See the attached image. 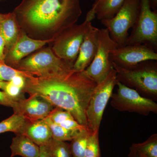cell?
Masks as SVG:
<instances>
[{
  "label": "cell",
  "mask_w": 157,
  "mask_h": 157,
  "mask_svg": "<svg viewBox=\"0 0 157 157\" xmlns=\"http://www.w3.org/2000/svg\"><path fill=\"white\" fill-rule=\"evenodd\" d=\"M109 58L112 63L124 68H131L141 62L157 60L153 48L144 44L120 46L111 52Z\"/></svg>",
  "instance_id": "cell-11"
},
{
  "label": "cell",
  "mask_w": 157,
  "mask_h": 157,
  "mask_svg": "<svg viewBox=\"0 0 157 157\" xmlns=\"http://www.w3.org/2000/svg\"><path fill=\"white\" fill-rule=\"evenodd\" d=\"M140 8V0H125L121 8L114 17L101 23L108 30L111 39L119 47L125 45L128 31L137 21Z\"/></svg>",
  "instance_id": "cell-7"
},
{
  "label": "cell",
  "mask_w": 157,
  "mask_h": 157,
  "mask_svg": "<svg viewBox=\"0 0 157 157\" xmlns=\"http://www.w3.org/2000/svg\"><path fill=\"white\" fill-rule=\"evenodd\" d=\"M10 148L11 157H39L40 148L27 136L21 134L16 135L12 139Z\"/></svg>",
  "instance_id": "cell-16"
},
{
  "label": "cell",
  "mask_w": 157,
  "mask_h": 157,
  "mask_svg": "<svg viewBox=\"0 0 157 157\" xmlns=\"http://www.w3.org/2000/svg\"><path fill=\"white\" fill-rule=\"evenodd\" d=\"M26 78V77L24 76H17L14 77L10 82L22 90L25 86Z\"/></svg>",
  "instance_id": "cell-28"
},
{
  "label": "cell",
  "mask_w": 157,
  "mask_h": 157,
  "mask_svg": "<svg viewBox=\"0 0 157 157\" xmlns=\"http://www.w3.org/2000/svg\"><path fill=\"white\" fill-rule=\"evenodd\" d=\"M29 122L22 116L14 113L0 122V134L12 132L16 135H22Z\"/></svg>",
  "instance_id": "cell-19"
},
{
  "label": "cell",
  "mask_w": 157,
  "mask_h": 157,
  "mask_svg": "<svg viewBox=\"0 0 157 157\" xmlns=\"http://www.w3.org/2000/svg\"><path fill=\"white\" fill-rule=\"evenodd\" d=\"M52 42L51 40L32 39L22 31L14 45L6 54L4 63L15 68L23 59Z\"/></svg>",
  "instance_id": "cell-12"
},
{
  "label": "cell",
  "mask_w": 157,
  "mask_h": 157,
  "mask_svg": "<svg viewBox=\"0 0 157 157\" xmlns=\"http://www.w3.org/2000/svg\"><path fill=\"white\" fill-rule=\"evenodd\" d=\"M43 120L48 124L51 132L52 138L55 140L65 142L71 141L80 132H74L67 130L59 125L54 123L48 117L43 119Z\"/></svg>",
  "instance_id": "cell-23"
},
{
  "label": "cell",
  "mask_w": 157,
  "mask_h": 157,
  "mask_svg": "<svg viewBox=\"0 0 157 157\" xmlns=\"http://www.w3.org/2000/svg\"><path fill=\"white\" fill-rule=\"evenodd\" d=\"M117 81L116 71L113 67L105 79L96 86L86 110L87 127L92 132L99 131L104 110Z\"/></svg>",
  "instance_id": "cell-6"
},
{
  "label": "cell",
  "mask_w": 157,
  "mask_h": 157,
  "mask_svg": "<svg viewBox=\"0 0 157 157\" xmlns=\"http://www.w3.org/2000/svg\"><path fill=\"white\" fill-rule=\"evenodd\" d=\"M44 145L50 157H73L70 144L65 141L52 138Z\"/></svg>",
  "instance_id": "cell-22"
},
{
  "label": "cell",
  "mask_w": 157,
  "mask_h": 157,
  "mask_svg": "<svg viewBox=\"0 0 157 157\" xmlns=\"http://www.w3.org/2000/svg\"><path fill=\"white\" fill-rule=\"evenodd\" d=\"M112 65L116 71L117 81L135 90L144 98L157 100V62L146 61L131 68Z\"/></svg>",
  "instance_id": "cell-3"
},
{
  "label": "cell",
  "mask_w": 157,
  "mask_h": 157,
  "mask_svg": "<svg viewBox=\"0 0 157 157\" xmlns=\"http://www.w3.org/2000/svg\"><path fill=\"white\" fill-rule=\"evenodd\" d=\"M151 8H152L154 11H157V0H149Z\"/></svg>",
  "instance_id": "cell-32"
},
{
  "label": "cell",
  "mask_w": 157,
  "mask_h": 157,
  "mask_svg": "<svg viewBox=\"0 0 157 157\" xmlns=\"http://www.w3.org/2000/svg\"><path fill=\"white\" fill-rule=\"evenodd\" d=\"M40 153L39 157H50L44 145L39 146Z\"/></svg>",
  "instance_id": "cell-30"
},
{
  "label": "cell",
  "mask_w": 157,
  "mask_h": 157,
  "mask_svg": "<svg viewBox=\"0 0 157 157\" xmlns=\"http://www.w3.org/2000/svg\"><path fill=\"white\" fill-rule=\"evenodd\" d=\"M125 0H96L89 12L99 20L111 19L121 8Z\"/></svg>",
  "instance_id": "cell-18"
},
{
  "label": "cell",
  "mask_w": 157,
  "mask_h": 157,
  "mask_svg": "<svg viewBox=\"0 0 157 157\" xmlns=\"http://www.w3.org/2000/svg\"><path fill=\"white\" fill-rule=\"evenodd\" d=\"M6 44L5 40L0 34V62H4L5 57Z\"/></svg>",
  "instance_id": "cell-29"
},
{
  "label": "cell",
  "mask_w": 157,
  "mask_h": 157,
  "mask_svg": "<svg viewBox=\"0 0 157 157\" xmlns=\"http://www.w3.org/2000/svg\"><path fill=\"white\" fill-rule=\"evenodd\" d=\"M21 31L13 12L2 14L0 18V34L6 44L5 56L16 42Z\"/></svg>",
  "instance_id": "cell-15"
},
{
  "label": "cell",
  "mask_w": 157,
  "mask_h": 157,
  "mask_svg": "<svg viewBox=\"0 0 157 157\" xmlns=\"http://www.w3.org/2000/svg\"><path fill=\"white\" fill-rule=\"evenodd\" d=\"M92 132L88 128L85 129L72 139L70 147L73 157H84L89 139Z\"/></svg>",
  "instance_id": "cell-20"
},
{
  "label": "cell",
  "mask_w": 157,
  "mask_h": 157,
  "mask_svg": "<svg viewBox=\"0 0 157 157\" xmlns=\"http://www.w3.org/2000/svg\"><path fill=\"white\" fill-rule=\"evenodd\" d=\"M144 44L156 51L157 13L151 10L149 0H140V13L125 45Z\"/></svg>",
  "instance_id": "cell-8"
},
{
  "label": "cell",
  "mask_w": 157,
  "mask_h": 157,
  "mask_svg": "<svg viewBox=\"0 0 157 157\" xmlns=\"http://www.w3.org/2000/svg\"><path fill=\"white\" fill-rule=\"evenodd\" d=\"M143 157H157V134H155L144 142L134 143L131 146Z\"/></svg>",
  "instance_id": "cell-21"
},
{
  "label": "cell",
  "mask_w": 157,
  "mask_h": 157,
  "mask_svg": "<svg viewBox=\"0 0 157 157\" xmlns=\"http://www.w3.org/2000/svg\"><path fill=\"white\" fill-rule=\"evenodd\" d=\"M4 91L10 97L16 100L24 99L23 97L24 93L22 92V90L10 81L7 82Z\"/></svg>",
  "instance_id": "cell-26"
},
{
  "label": "cell",
  "mask_w": 157,
  "mask_h": 157,
  "mask_svg": "<svg viewBox=\"0 0 157 157\" xmlns=\"http://www.w3.org/2000/svg\"><path fill=\"white\" fill-rule=\"evenodd\" d=\"M12 12L29 37L52 42L82 13L79 0H22Z\"/></svg>",
  "instance_id": "cell-2"
},
{
  "label": "cell",
  "mask_w": 157,
  "mask_h": 157,
  "mask_svg": "<svg viewBox=\"0 0 157 157\" xmlns=\"http://www.w3.org/2000/svg\"><path fill=\"white\" fill-rule=\"evenodd\" d=\"M18 101L19 100L10 97L4 91H0V104L1 105L13 108Z\"/></svg>",
  "instance_id": "cell-27"
},
{
  "label": "cell",
  "mask_w": 157,
  "mask_h": 157,
  "mask_svg": "<svg viewBox=\"0 0 157 157\" xmlns=\"http://www.w3.org/2000/svg\"><path fill=\"white\" fill-rule=\"evenodd\" d=\"M8 82L0 81V89L4 91Z\"/></svg>",
  "instance_id": "cell-33"
},
{
  "label": "cell",
  "mask_w": 157,
  "mask_h": 157,
  "mask_svg": "<svg viewBox=\"0 0 157 157\" xmlns=\"http://www.w3.org/2000/svg\"><path fill=\"white\" fill-rule=\"evenodd\" d=\"M22 135L27 136L39 146L45 145L52 138L48 124L43 119L29 121Z\"/></svg>",
  "instance_id": "cell-17"
},
{
  "label": "cell",
  "mask_w": 157,
  "mask_h": 157,
  "mask_svg": "<svg viewBox=\"0 0 157 157\" xmlns=\"http://www.w3.org/2000/svg\"><path fill=\"white\" fill-rule=\"evenodd\" d=\"M0 1H1V0H0Z\"/></svg>",
  "instance_id": "cell-35"
},
{
  "label": "cell",
  "mask_w": 157,
  "mask_h": 157,
  "mask_svg": "<svg viewBox=\"0 0 157 157\" xmlns=\"http://www.w3.org/2000/svg\"><path fill=\"white\" fill-rule=\"evenodd\" d=\"M118 89L113 93L111 104L114 109L121 112L135 113L148 115L151 113H157V104L151 99L144 98L135 90L117 81Z\"/></svg>",
  "instance_id": "cell-9"
},
{
  "label": "cell",
  "mask_w": 157,
  "mask_h": 157,
  "mask_svg": "<svg viewBox=\"0 0 157 157\" xmlns=\"http://www.w3.org/2000/svg\"><path fill=\"white\" fill-rule=\"evenodd\" d=\"M118 47L117 43L111 39L107 29H99L97 53L90 64L85 70L88 76L97 84L105 79L113 68L109 56L113 50Z\"/></svg>",
  "instance_id": "cell-10"
},
{
  "label": "cell",
  "mask_w": 157,
  "mask_h": 157,
  "mask_svg": "<svg viewBox=\"0 0 157 157\" xmlns=\"http://www.w3.org/2000/svg\"><path fill=\"white\" fill-rule=\"evenodd\" d=\"M17 76H24L26 78L32 76L26 72L11 67L4 62H0V81L9 82Z\"/></svg>",
  "instance_id": "cell-24"
},
{
  "label": "cell",
  "mask_w": 157,
  "mask_h": 157,
  "mask_svg": "<svg viewBox=\"0 0 157 157\" xmlns=\"http://www.w3.org/2000/svg\"><path fill=\"white\" fill-rule=\"evenodd\" d=\"M99 132H93L90 136L84 157H101Z\"/></svg>",
  "instance_id": "cell-25"
},
{
  "label": "cell",
  "mask_w": 157,
  "mask_h": 157,
  "mask_svg": "<svg viewBox=\"0 0 157 157\" xmlns=\"http://www.w3.org/2000/svg\"><path fill=\"white\" fill-rule=\"evenodd\" d=\"M3 14H1V13H0V18H1V17H2V15Z\"/></svg>",
  "instance_id": "cell-34"
},
{
  "label": "cell",
  "mask_w": 157,
  "mask_h": 157,
  "mask_svg": "<svg viewBox=\"0 0 157 157\" xmlns=\"http://www.w3.org/2000/svg\"><path fill=\"white\" fill-rule=\"evenodd\" d=\"M128 157H143L138 154V153L135 151L132 147H130V152H129Z\"/></svg>",
  "instance_id": "cell-31"
},
{
  "label": "cell",
  "mask_w": 157,
  "mask_h": 157,
  "mask_svg": "<svg viewBox=\"0 0 157 157\" xmlns=\"http://www.w3.org/2000/svg\"><path fill=\"white\" fill-rule=\"evenodd\" d=\"M97 83L85 71L72 69L43 77L26 78L22 92L45 99L54 107L67 110L87 127L86 110Z\"/></svg>",
  "instance_id": "cell-1"
},
{
  "label": "cell",
  "mask_w": 157,
  "mask_h": 157,
  "mask_svg": "<svg viewBox=\"0 0 157 157\" xmlns=\"http://www.w3.org/2000/svg\"><path fill=\"white\" fill-rule=\"evenodd\" d=\"M99 29L90 27L86 35L80 46L79 52L73 69L76 71H84L93 61L97 52L98 46Z\"/></svg>",
  "instance_id": "cell-14"
},
{
  "label": "cell",
  "mask_w": 157,
  "mask_h": 157,
  "mask_svg": "<svg viewBox=\"0 0 157 157\" xmlns=\"http://www.w3.org/2000/svg\"><path fill=\"white\" fill-rule=\"evenodd\" d=\"M91 25V21L85 19L82 23L76 24L65 30L51 43L52 50L73 68L84 37Z\"/></svg>",
  "instance_id": "cell-4"
},
{
  "label": "cell",
  "mask_w": 157,
  "mask_h": 157,
  "mask_svg": "<svg viewBox=\"0 0 157 157\" xmlns=\"http://www.w3.org/2000/svg\"><path fill=\"white\" fill-rule=\"evenodd\" d=\"M54 106L48 101L36 95L21 99L13 107L14 113L22 116L29 122L42 120L47 117Z\"/></svg>",
  "instance_id": "cell-13"
},
{
  "label": "cell",
  "mask_w": 157,
  "mask_h": 157,
  "mask_svg": "<svg viewBox=\"0 0 157 157\" xmlns=\"http://www.w3.org/2000/svg\"><path fill=\"white\" fill-rule=\"evenodd\" d=\"M73 67L55 54L51 48H41L23 59L14 69L43 77Z\"/></svg>",
  "instance_id": "cell-5"
}]
</instances>
